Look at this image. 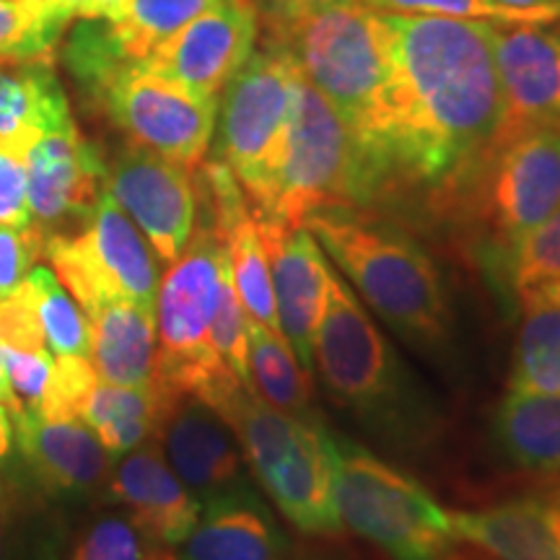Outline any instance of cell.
<instances>
[{
  "instance_id": "obj_7",
  "label": "cell",
  "mask_w": 560,
  "mask_h": 560,
  "mask_svg": "<svg viewBox=\"0 0 560 560\" xmlns=\"http://www.w3.org/2000/svg\"><path fill=\"white\" fill-rule=\"evenodd\" d=\"M332 495L342 527L392 560H444L454 550L450 511L366 446L330 433Z\"/></svg>"
},
{
  "instance_id": "obj_43",
  "label": "cell",
  "mask_w": 560,
  "mask_h": 560,
  "mask_svg": "<svg viewBox=\"0 0 560 560\" xmlns=\"http://www.w3.org/2000/svg\"><path fill=\"white\" fill-rule=\"evenodd\" d=\"M495 3L509 5L516 11H532V13H545L550 19H560V0H495Z\"/></svg>"
},
{
  "instance_id": "obj_6",
  "label": "cell",
  "mask_w": 560,
  "mask_h": 560,
  "mask_svg": "<svg viewBox=\"0 0 560 560\" xmlns=\"http://www.w3.org/2000/svg\"><path fill=\"white\" fill-rule=\"evenodd\" d=\"M374 198L359 140L301 75L276 179L255 213L280 229H299L319 210L353 208Z\"/></svg>"
},
{
  "instance_id": "obj_18",
  "label": "cell",
  "mask_w": 560,
  "mask_h": 560,
  "mask_svg": "<svg viewBox=\"0 0 560 560\" xmlns=\"http://www.w3.org/2000/svg\"><path fill=\"white\" fill-rule=\"evenodd\" d=\"M109 490L128 509L130 524L151 548H177L198 522L202 503L185 488L156 439L125 454Z\"/></svg>"
},
{
  "instance_id": "obj_46",
  "label": "cell",
  "mask_w": 560,
  "mask_h": 560,
  "mask_svg": "<svg viewBox=\"0 0 560 560\" xmlns=\"http://www.w3.org/2000/svg\"><path fill=\"white\" fill-rule=\"evenodd\" d=\"M444 560H495V558L488 556V552L480 550V548H475V550H457V548H454Z\"/></svg>"
},
{
  "instance_id": "obj_28",
  "label": "cell",
  "mask_w": 560,
  "mask_h": 560,
  "mask_svg": "<svg viewBox=\"0 0 560 560\" xmlns=\"http://www.w3.org/2000/svg\"><path fill=\"white\" fill-rule=\"evenodd\" d=\"M249 384L265 402L299 420H319L312 376L296 359L283 332L247 317Z\"/></svg>"
},
{
  "instance_id": "obj_36",
  "label": "cell",
  "mask_w": 560,
  "mask_h": 560,
  "mask_svg": "<svg viewBox=\"0 0 560 560\" xmlns=\"http://www.w3.org/2000/svg\"><path fill=\"white\" fill-rule=\"evenodd\" d=\"M210 342H213L219 359L240 376L242 382L249 384V366H247V312H244L240 296H236L231 276L223 283L219 312H215L213 327H210ZM252 387V384H249Z\"/></svg>"
},
{
  "instance_id": "obj_44",
  "label": "cell",
  "mask_w": 560,
  "mask_h": 560,
  "mask_svg": "<svg viewBox=\"0 0 560 560\" xmlns=\"http://www.w3.org/2000/svg\"><path fill=\"white\" fill-rule=\"evenodd\" d=\"M0 405H3L5 410H9L11 418H16L21 410V405L16 400V395H13L11 384H9V376H5V366H3V359H0Z\"/></svg>"
},
{
  "instance_id": "obj_40",
  "label": "cell",
  "mask_w": 560,
  "mask_h": 560,
  "mask_svg": "<svg viewBox=\"0 0 560 560\" xmlns=\"http://www.w3.org/2000/svg\"><path fill=\"white\" fill-rule=\"evenodd\" d=\"M132 0H83L79 19L81 21H117L128 11Z\"/></svg>"
},
{
  "instance_id": "obj_47",
  "label": "cell",
  "mask_w": 560,
  "mask_h": 560,
  "mask_svg": "<svg viewBox=\"0 0 560 560\" xmlns=\"http://www.w3.org/2000/svg\"><path fill=\"white\" fill-rule=\"evenodd\" d=\"M149 560H174V556L166 548H151L149 545Z\"/></svg>"
},
{
  "instance_id": "obj_17",
  "label": "cell",
  "mask_w": 560,
  "mask_h": 560,
  "mask_svg": "<svg viewBox=\"0 0 560 560\" xmlns=\"http://www.w3.org/2000/svg\"><path fill=\"white\" fill-rule=\"evenodd\" d=\"M260 229L270 260L278 330L304 369H314V335L325 312L330 260L306 226L280 229L260 219Z\"/></svg>"
},
{
  "instance_id": "obj_37",
  "label": "cell",
  "mask_w": 560,
  "mask_h": 560,
  "mask_svg": "<svg viewBox=\"0 0 560 560\" xmlns=\"http://www.w3.org/2000/svg\"><path fill=\"white\" fill-rule=\"evenodd\" d=\"M70 560H149V545L130 522L107 516L83 532Z\"/></svg>"
},
{
  "instance_id": "obj_12",
  "label": "cell",
  "mask_w": 560,
  "mask_h": 560,
  "mask_svg": "<svg viewBox=\"0 0 560 560\" xmlns=\"http://www.w3.org/2000/svg\"><path fill=\"white\" fill-rule=\"evenodd\" d=\"M104 190L130 215L161 262L172 265L190 244L200 215L190 170L130 143L107 166Z\"/></svg>"
},
{
  "instance_id": "obj_42",
  "label": "cell",
  "mask_w": 560,
  "mask_h": 560,
  "mask_svg": "<svg viewBox=\"0 0 560 560\" xmlns=\"http://www.w3.org/2000/svg\"><path fill=\"white\" fill-rule=\"evenodd\" d=\"M255 9L262 13L265 21L268 19H280V16H289V13L312 9V5L325 3V0H252Z\"/></svg>"
},
{
  "instance_id": "obj_31",
  "label": "cell",
  "mask_w": 560,
  "mask_h": 560,
  "mask_svg": "<svg viewBox=\"0 0 560 560\" xmlns=\"http://www.w3.org/2000/svg\"><path fill=\"white\" fill-rule=\"evenodd\" d=\"M58 522L37 499L0 480V560H60Z\"/></svg>"
},
{
  "instance_id": "obj_41",
  "label": "cell",
  "mask_w": 560,
  "mask_h": 560,
  "mask_svg": "<svg viewBox=\"0 0 560 560\" xmlns=\"http://www.w3.org/2000/svg\"><path fill=\"white\" fill-rule=\"evenodd\" d=\"M26 5H32L34 11L45 13L47 19H52L55 24L66 26L70 19L79 16L83 0H24Z\"/></svg>"
},
{
  "instance_id": "obj_5",
  "label": "cell",
  "mask_w": 560,
  "mask_h": 560,
  "mask_svg": "<svg viewBox=\"0 0 560 560\" xmlns=\"http://www.w3.org/2000/svg\"><path fill=\"white\" fill-rule=\"evenodd\" d=\"M226 280L229 265L221 242L202 223L159 283L153 384L164 395H192L215 408L229 392L247 384L219 359L210 342Z\"/></svg>"
},
{
  "instance_id": "obj_25",
  "label": "cell",
  "mask_w": 560,
  "mask_h": 560,
  "mask_svg": "<svg viewBox=\"0 0 560 560\" xmlns=\"http://www.w3.org/2000/svg\"><path fill=\"white\" fill-rule=\"evenodd\" d=\"M493 429L511 465L550 478L560 472V392L509 389Z\"/></svg>"
},
{
  "instance_id": "obj_16",
  "label": "cell",
  "mask_w": 560,
  "mask_h": 560,
  "mask_svg": "<svg viewBox=\"0 0 560 560\" xmlns=\"http://www.w3.org/2000/svg\"><path fill=\"white\" fill-rule=\"evenodd\" d=\"M164 400L156 441L185 488L202 503L210 495L247 486L242 446L226 420L192 395H164Z\"/></svg>"
},
{
  "instance_id": "obj_14",
  "label": "cell",
  "mask_w": 560,
  "mask_h": 560,
  "mask_svg": "<svg viewBox=\"0 0 560 560\" xmlns=\"http://www.w3.org/2000/svg\"><path fill=\"white\" fill-rule=\"evenodd\" d=\"M493 60L503 104L495 149L527 130L560 125V34L545 24H493Z\"/></svg>"
},
{
  "instance_id": "obj_26",
  "label": "cell",
  "mask_w": 560,
  "mask_h": 560,
  "mask_svg": "<svg viewBox=\"0 0 560 560\" xmlns=\"http://www.w3.org/2000/svg\"><path fill=\"white\" fill-rule=\"evenodd\" d=\"M520 340L514 350L509 389L560 392V278L524 291Z\"/></svg>"
},
{
  "instance_id": "obj_30",
  "label": "cell",
  "mask_w": 560,
  "mask_h": 560,
  "mask_svg": "<svg viewBox=\"0 0 560 560\" xmlns=\"http://www.w3.org/2000/svg\"><path fill=\"white\" fill-rule=\"evenodd\" d=\"M52 355H73L91 361V327L79 301L70 296L58 276L45 265H34L24 280Z\"/></svg>"
},
{
  "instance_id": "obj_24",
  "label": "cell",
  "mask_w": 560,
  "mask_h": 560,
  "mask_svg": "<svg viewBox=\"0 0 560 560\" xmlns=\"http://www.w3.org/2000/svg\"><path fill=\"white\" fill-rule=\"evenodd\" d=\"M91 327V366L102 382L145 387L156 366V312L109 301L86 314Z\"/></svg>"
},
{
  "instance_id": "obj_29",
  "label": "cell",
  "mask_w": 560,
  "mask_h": 560,
  "mask_svg": "<svg viewBox=\"0 0 560 560\" xmlns=\"http://www.w3.org/2000/svg\"><path fill=\"white\" fill-rule=\"evenodd\" d=\"M215 3L219 0H132L120 19L112 24L96 21V30L112 58L140 62Z\"/></svg>"
},
{
  "instance_id": "obj_9",
  "label": "cell",
  "mask_w": 560,
  "mask_h": 560,
  "mask_svg": "<svg viewBox=\"0 0 560 560\" xmlns=\"http://www.w3.org/2000/svg\"><path fill=\"white\" fill-rule=\"evenodd\" d=\"M299 81L291 55L268 42L221 91L215 120L219 161L229 166L255 210L265 206L276 179Z\"/></svg>"
},
{
  "instance_id": "obj_4",
  "label": "cell",
  "mask_w": 560,
  "mask_h": 560,
  "mask_svg": "<svg viewBox=\"0 0 560 560\" xmlns=\"http://www.w3.org/2000/svg\"><path fill=\"white\" fill-rule=\"evenodd\" d=\"M314 366L332 400L376 436L410 446L431 431L433 420L418 384L348 280L335 270H330L325 312L314 335Z\"/></svg>"
},
{
  "instance_id": "obj_38",
  "label": "cell",
  "mask_w": 560,
  "mask_h": 560,
  "mask_svg": "<svg viewBox=\"0 0 560 560\" xmlns=\"http://www.w3.org/2000/svg\"><path fill=\"white\" fill-rule=\"evenodd\" d=\"M42 252H45V234L39 226L0 223V299L21 289Z\"/></svg>"
},
{
  "instance_id": "obj_19",
  "label": "cell",
  "mask_w": 560,
  "mask_h": 560,
  "mask_svg": "<svg viewBox=\"0 0 560 560\" xmlns=\"http://www.w3.org/2000/svg\"><path fill=\"white\" fill-rule=\"evenodd\" d=\"M548 486L478 511H450L457 540L495 560H560V472Z\"/></svg>"
},
{
  "instance_id": "obj_45",
  "label": "cell",
  "mask_w": 560,
  "mask_h": 560,
  "mask_svg": "<svg viewBox=\"0 0 560 560\" xmlns=\"http://www.w3.org/2000/svg\"><path fill=\"white\" fill-rule=\"evenodd\" d=\"M11 446H13V423H11L9 410L0 405V462L9 459Z\"/></svg>"
},
{
  "instance_id": "obj_33",
  "label": "cell",
  "mask_w": 560,
  "mask_h": 560,
  "mask_svg": "<svg viewBox=\"0 0 560 560\" xmlns=\"http://www.w3.org/2000/svg\"><path fill=\"white\" fill-rule=\"evenodd\" d=\"M62 26L24 0H0V58L50 62Z\"/></svg>"
},
{
  "instance_id": "obj_1",
  "label": "cell",
  "mask_w": 560,
  "mask_h": 560,
  "mask_svg": "<svg viewBox=\"0 0 560 560\" xmlns=\"http://www.w3.org/2000/svg\"><path fill=\"white\" fill-rule=\"evenodd\" d=\"M389 34L382 190L418 185L454 206L499 143L493 24L384 13Z\"/></svg>"
},
{
  "instance_id": "obj_15",
  "label": "cell",
  "mask_w": 560,
  "mask_h": 560,
  "mask_svg": "<svg viewBox=\"0 0 560 560\" xmlns=\"http://www.w3.org/2000/svg\"><path fill=\"white\" fill-rule=\"evenodd\" d=\"M21 159L34 226L52 229L73 219L83 221L104 192L107 164L96 145L81 136L75 120L42 132Z\"/></svg>"
},
{
  "instance_id": "obj_2",
  "label": "cell",
  "mask_w": 560,
  "mask_h": 560,
  "mask_svg": "<svg viewBox=\"0 0 560 560\" xmlns=\"http://www.w3.org/2000/svg\"><path fill=\"white\" fill-rule=\"evenodd\" d=\"M265 24L270 45L291 55L304 81L325 96L359 140L380 195L389 86L384 13L363 0H325Z\"/></svg>"
},
{
  "instance_id": "obj_10",
  "label": "cell",
  "mask_w": 560,
  "mask_h": 560,
  "mask_svg": "<svg viewBox=\"0 0 560 560\" xmlns=\"http://www.w3.org/2000/svg\"><path fill=\"white\" fill-rule=\"evenodd\" d=\"M45 255L83 314L109 301H130L156 312L159 260L149 240L107 190L83 215L79 234L45 240Z\"/></svg>"
},
{
  "instance_id": "obj_27",
  "label": "cell",
  "mask_w": 560,
  "mask_h": 560,
  "mask_svg": "<svg viewBox=\"0 0 560 560\" xmlns=\"http://www.w3.org/2000/svg\"><path fill=\"white\" fill-rule=\"evenodd\" d=\"M164 402V395L153 382L145 387H120L100 380L83 405L81 420L109 454H128L156 439Z\"/></svg>"
},
{
  "instance_id": "obj_8",
  "label": "cell",
  "mask_w": 560,
  "mask_h": 560,
  "mask_svg": "<svg viewBox=\"0 0 560 560\" xmlns=\"http://www.w3.org/2000/svg\"><path fill=\"white\" fill-rule=\"evenodd\" d=\"M79 83L140 149L195 170L206 161L219 120V96L182 86L143 62H102Z\"/></svg>"
},
{
  "instance_id": "obj_39",
  "label": "cell",
  "mask_w": 560,
  "mask_h": 560,
  "mask_svg": "<svg viewBox=\"0 0 560 560\" xmlns=\"http://www.w3.org/2000/svg\"><path fill=\"white\" fill-rule=\"evenodd\" d=\"M0 223L34 226L26 198V166L16 153L0 149Z\"/></svg>"
},
{
  "instance_id": "obj_34",
  "label": "cell",
  "mask_w": 560,
  "mask_h": 560,
  "mask_svg": "<svg viewBox=\"0 0 560 560\" xmlns=\"http://www.w3.org/2000/svg\"><path fill=\"white\" fill-rule=\"evenodd\" d=\"M382 13H412V16H441L459 21H482V24H552L556 19L545 13L516 11L495 0H363Z\"/></svg>"
},
{
  "instance_id": "obj_32",
  "label": "cell",
  "mask_w": 560,
  "mask_h": 560,
  "mask_svg": "<svg viewBox=\"0 0 560 560\" xmlns=\"http://www.w3.org/2000/svg\"><path fill=\"white\" fill-rule=\"evenodd\" d=\"M499 272L516 299L545 280L560 278V208L509 252Z\"/></svg>"
},
{
  "instance_id": "obj_21",
  "label": "cell",
  "mask_w": 560,
  "mask_h": 560,
  "mask_svg": "<svg viewBox=\"0 0 560 560\" xmlns=\"http://www.w3.org/2000/svg\"><path fill=\"white\" fill-rule=\"evenodd\" d=\"M280 514L304 535H338L342 529L332 495L330 431L322 420H304L272 470L260 480Z\"/></svg>"
},
{
  "instance_id": "obj_13",
  "label": "cell",
  "mask_w": 560,
  "mask_h": 560,
  "mask_svg": "<svg viewBox=\"0 0 560 560\" xmlns=\"http://www.w3.org/2000/svg\"><path fill=\"white\" fill-rule=\"evenodd\" d=\"M257 34L260 11L252 0H219L140 62L182 86L221 96L255 52Z\"/></svg>"
},
{
  "instance_id": "obj_11",
  "label": "cell",
  "mask_w": 560,
  "mask_h": 560,
  "mask_svg": "<svg viewBox=\"0 0 560 560\" xmlns=\"http://www.w3.org/2000/svg\"><path fill=\"white\" fill-rule=\"evenodd\" d=\"M454 206L482 223V252L499 270L509 252L560 208V125L501 143Z\"/></svg>"
},
{
  "instance_id": "obj_22",
  "label": "cell",
  "mask_w": 560,
  "mask_h": 560,
  "mask_svg": "<svg viewBox=\"0 0 560 560\" xmlns=\"http://www.w3.org/2000/svg\"><path fill=\"white\" fill-rule=\"evenodd\" d=\"M11 423L26 465L50 493H89L107 480L109 452L83 420L21 410Z\"/></svg>"
},
{
  "instance_id": "obj_35",
  "label": "cell",
  "mask_w": 560,
  "mask_h": 560,
  "mask_svg": "<svg viewBox=\"0 0 560 560\" xmlns=\"http://www.w3.org/2000/svg\"><path fill=\"white\" fill-rule=\"evenodd\" d=\"M96 382H100V376H96L89 359L55 355L50 384H47L45 400H42L37 412L55 420H81L83 405H86Z\"/></svg>"
},
{
  "instance_id": "obj_3",
  "label": "cell",
  "mask_w": 560,
  "mask_h": 560,
  "mask_svg": "<svg viewBox=\"0 0 560 560\" xmlns=\"http://www.w3.org/2000/svg\"><path fill=\"white\" fill-rule=\"evenodd\" d=\"M304 226L392 330L425 350L450 346V296L436 262L416 240L361 219L353 208L319 210Z\"/></svg>"
},
{
  "instance_id": "obj_20",
  "label": "cell",
  "mask_w": 560,
  "mask_h": 560,
  "mask_svg": "<svg viewBox=\"0 0 560 560\" xmlns=\"http://www.w3.org/2000/svg\"><path fill=\"white\" fill-rule=\"evenodd\" d=\"M174 560H291V550L270 509L249 486H240L202 501Z\"/></svg>"
},
{
  "instance_id": "obj_23",
  "label": "cell",
  "mask_w": 560,
  "mask_h": 560,
  "mask_svg": "<svg viewBox=\"0 0 560 560\" xmlns=\"http://www.w3.org/2000/svg\"><path fill=\"white\" fill-rule=\"evenodd\" d=\"M73 120L50 62L0 58V149L24 156L42 132Z\"/></svg>"
}]
</instances>
